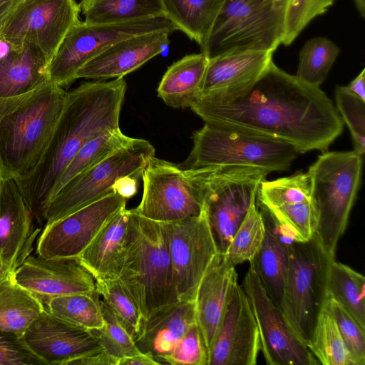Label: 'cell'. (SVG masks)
Masks as SVG:
<instances>
[{
    "label": "cell",
    "instance_id": "1",
    "mask_svg": "<svg viewBox=\"0 0 365 365\" xmlns=\"http://www.w3.org/2000/svg\"><path fill=\"white\" fill-rule=\"evenodd\" d=\"M205 123L237 128L293 145L300 153L327 150L344 129L333 101L272 61L241 96L224 102L195 100L190 107Z\"/></svg>",
    "mask_w": 365,
    "mask_h": 365
},
{
    "label": "cell",
    "instance_id": "2",
    "mask_svg": "<svg viewBox=\"0 0 365 365\" xmlns=\"http://www.w3.org/2000/svg\"><path fill=\"white\" fill-rule=\"evenodd\" d=\"M125 91V81L118 78L85 83L67 92L41 158L26 178L16 180L39 226L59 178L79 149L90 139L119 128Z\"/></svg>",
    "mask_w": 365,
    "mask_h": 365
},
{
    "label": "cell",
    "instance_id": "3",
    "mask_svg": "<svg viewBox=\"0 0 365 365\" xmlns=\"http://www.w3.org/2000/svg\"><path fill=\"white\" fill-rule=\"evenodd\" d=\"M67 92L48 81L27 93L0 98V178L20 180L43 153Z\"/></svg>",
    "mask_w": 365,
    "mask_h": 365
},
{
    "label": "cell",
    "instance_id": "4",
    "mask_svg": "<svg viewBox=\"0 0 365 365\" xmlns=\"http://www.w3.org/2000/svg\"><path fill=\"white\" fill-rule=\"evenodd\" d=\"M118 279L137 304L143 321L179 301L165 222L143 217L130 209Z\"/></svg>",
    "mask_w": 365,
    "mask_h": 365
},
{
    "label": "cell",
    "instance_id": "5",
    "mask_svg": "<svg viewBox=\"0 0 365 365\" xmlns=\"http://www.w3.org/2000/svg\"><path fill=\"white\" fill-rule=\"evenodd\" d=\"M154 155L155 148L150 142L132 138L64 185L50 200L44 225L115 192L128 200L136 193L138 180Z\"/></svg>",
    "mask_w": 365,
    "mask_h": 365
},
{
    "label": "cell",
    "instance_id": "6",
    "mask_svg": "<svg viewBox=\"0 0 365 365\" xmlns=\"http://www.w3.org/2000/svg\"><path fill=\"white\" fill-rule=\"evenodd\" d=\"M206 213L219 254L226 252L269 171L244 165L187 169Z\"/></svg>",
    "mask_w": 365,
    "mask_h": 365
},
{
    "label": "cell",
    "instance_id": "7",
    "mask_svg": "<svg viewBox=\"0 0 365 365\" xmlns=\"http://www.w3.org/2000/svg\"><path fill=\"white\" fill-rule=\"evenodd\" d=\"M362 157L354 150L324 152L308 170L310 197L317 212L315 235L331 258H335L359 187Z\"/></svg>",
    "mask_w": 365,
    "mask_h": 365
},
{
    "label": "cell",
    "instance_id": "8",
    "mask_svg": "<svg viewBox=\"0 0 365 365\" xmlns=\"http://www.w3.org/2000/svg\"><path fill=\"white\" fill-rule=\"evenodd\" d=\"M193 147L183 169L244 165L267 171L287 170L300 154L292 144L234 128L205 123L193 133Z\"/></svg>",
    "mask_w": 365,
    "mask_h": 365
},
{
    "label": "cell",
    "instance_id": "9",
    "mask_svg": "<svg viewBox=\"0 0 365 365\" xmlns=\"http://www.w3.org/2000/svg\"><path fill=\"white\" fill-rule=\"evenodd\" d=\"M285 4L223 0L201 52L209 58L232 50L274 52L282 43Z\"/></svg>",
    "mask_w": 365,
    "mask_h": 365
},
{
    "label": "cell",
    "instance_id": "10",
    "mask_svg": "<svg viewBox=\"0 0 365 365\" xmlns=\"http://www.w3.org/2000/svg\"><path fill=\"white\" fill-rule=\"evenodd\" d=\"M330 257L315 234L309 240H292L280 309L287 321L308 346L327 298Z\"/></svg>",
    "mask_w": 365,
    "mask_h": 365
},
{
    "label": "cell",
    "instance_id": "11",
    "mask_svg": "<svg viewBox=\"0 0 365 365\" xmlns=\"http://www.w3.org/2000/svg\"><path fill=\"white\" fill-rule=\"evenodd\" d=\"M176 28L165 16L108 24L81 20L67 33L50 61L48 80L63 88L76 81L77 72L113 44L137 35L156 31L173 33Z\"/></svg>",
    "mask_w": 365,
    "mask_h": 365
},
{
    "label": "cell",
    "instance_id": "12",
    "mask_svg": "<svg viewBox=\"0 0 365 365\" xmlns=\"http://www.w3.org/2000/svg\"><path fill=\"white\" fill-rule=\"evenodd\" d=\"M143 191L133 211L157 222H169L199 215L203 210L187 169L153 156L145 167Z\"/></svg>",
    "mask_w": 365,
    "mask_h": 365
},
{
    "label": "cell",
    "instance_id": "13",
    "mask_svg": "<svg viewBox=\"0 0 365 365\" xmlns=\"http://www.w3.org/2000/svg\"><path fill=\"white\" fill-rule=\"evenodd\" d=\"M80 12L75 0H22L1 29L0 38L14 45L36 44L49 64L67 33L80 21Z\"/></svg>",
    "mask_w": 365,
    "mask_h": 365
},
{
    "label": "cell",
    "instance_id": "14",
    "mask_svg": "<svg viewBox=\"0 0 365 365\" xmlns=\"http://www.w3.org/2000/svg\"><path fill=\"white\" fill-rule=\"evenodd\" d=\"M242 287L257 324L260 350L266 363L269 365L319 364L269 296L250 263Z\"/></svg>",
    "mask_w": 365,
    "mask_h": 365
},
{
    "label": "cell",
    "instance_id": "15",
    "mask_svg": "<svg viewBox=\"0 0 365 365\" xmlns=\"http://www.w3.org/2000/svg\"><path fill=\"white\" fill-rule=\"evenodd\" d=\"M179 300L195 299L200 281L218 253L206 213L165 222Z\"/></svg>",
    "mask_w": 365,
    "mask_h": 365
},
{
    "label": "cell",
    "instance_id": "16",
    "mask_svg": "<svg viewBox=\"0 0 365 365\" xmlns=\"http://www.w3.org/2000/svg\"><path fill=\"white\" fill-rule=\"evenodd\" d=\"M128 199L115 192L44 225L36 254L46 258L79 257L101 229L126 207Z\"/></svg>",
    "mask_w": 365,
    "mask_h": 365
},
{
    "label": "cell",
    "instance_id": "17",
    "mask_svg": "<svg viewBox=\"0 0 365 365\" xmlns=\"http://www.w3.org/2000/svg\"><path fill=\"white\" fill-rule=\"evenodd\" d=\"M260 347L258 327L250 300L237 282L212 345L209 365H255Z\"/></svg>",
    "mask_w": 365,
    "mask_h": 365
},
{
    "label": "cell",
    "instance_id": "18",
    "mask_svg": "<svg viewBox=\"0 0 365 365\" xmlns=\"http://www.w3.org/2000/svg\"><path fill=\"white\" fill-rule=\"evenodd\" d=\"M12 277L43 304L58 296L96 292V280L78 257L29 255L13 271Z\"/></svg>",
    "mask_w": 365,
    "mask_h": 365
},
{
    "label": "cell",
    "instance_id": "19",
    "mask_svg": "<svg viewBox=\"0 0 365 365\" xmlns=\"http://www.w3.org/2000/svg\"><path fill=\"white\" fill-rule=\"evenodd\" d=\"M273 53L270 51L232 50L210 58L197 99L224 102L241 96L267 70L273 61Z\"/></svg>",
    "mask_w": 365,
    "mask_h": 365
},
{
    "label": "cell",
    "instance_id": "20",
    "mask_svg": "<svg viewBox=\"0 0 365 365\" xmlns=\"http://www.w3.org/2000/svg\"><path fill=\"white\" fill-rule=\"evenodd\" d=\"M23 336L46 364L68 365L72 360L102 347L91 331L73 325L46 308Z\"/></svg>",
    "mask_w": 365,
    "mask_h": 365
},
{
    "label": "cell",
    "instance_id": "21",
    "mask_svg": "<svg viewBox=\"0 0 365 365\" xmlns=\"http://www.w3.org/2000/svg\"><path fill=\"white\" fill-rule=\"evenodd\" d=\"M40 230L17 181L0 178V260L14 271L29 256Z\"/></svg>",
    "mask_w": 365,
    "mask_h": 365
},
{
    "label": "cell",
    "instance_id": "22",
    "mask_svg": "<svg viewBox=\"0 0 365 365\" xmlns=\"http://www.w3.org/2000/svg\"><path fill=\"white\" fill-rule=\"evenodd\" d=\"M168 31H156L121 40L87 62L78 78L106 81L123 78L164 51L170 43Z\"/></svg>",
    "mask_w": 365,
    "mask_h": 365
},
{
    "label": "cell",
    "instance_id": "23",
    "mask_svg": "<svg viewBox=\"0 0 365 365\" xmlns=\"http://www.w3.org/2000/svg\"><path fill=\"white\" fill-rule=\"evenodd\" d=\"M237 274L235 267L217 253L201 280L195 296V319L209 351L223 316Z\"/></svg>",
    "mask_w": 365,
    "mask_h": 365
},
{
    "label": "cell",
    "instance_id": "24",
    "mask_svg": "<svg viewBox=\"0 0 365 365\" xmlns=\"http://www.w3.org/2000/svg\"><path fill=\"white\" fill-rule=\"evenodd\" d=\"M48 65L36 44L14 45L0 38V98L27 93L48 81Z\"/></svg>",
    "mask_w": 365,
    "mask_h": 365
},
{
    "label": "cell",
    "instance_id": "25",
    "mask_svg": "<svg viewBox=\"0 0 365 365\" xmlns=\"http://www.w3.org/2000/svg\"><path fill=\"white\" fill-rule=\"evenodd\" d=\"M195 322V299L179 300L144 320L134 341L141 353L158 361L173 351Z\"/></svg>",
    "mask_w": 365,
    "mask_h": 365
},
{
    "label": "cell",
    "instance_id": "26",
    "mask_svg": "<svg viewBox=\"0 0 365 365\" xmlns=\"http://www.w3.org/2000/svg\"><path fill=\"white\" fill-rule=\"evenodd\" d=\"M130 210L117 212L79 255L96 280L118 279L123 265Z\"/></svg>",
    "mask_w": 365,
    "mask_h": 365
},
{
    "label": "cell",
    "instance_id": "27",
    "mask_svg": "<svg viewBox=\"0 0 365 365\" xmlns=\"http://www.w3.org/2000/svg\"><path fill=\"white\" fill-rule=\"evenodd\" d=\"M265 223V235L255 258L250 262L266 292L280 308L289 265L292 240L261 206Z\"/></svg>",
    "mask_w": 365,
    "mask_h": 365
},
{
    "label": "cell",
    "instance_id": "28",
    "mask_svg": "<svg viewBox=\"0 0 365 365\" xmlns=\"http://www.w3.org/2000/svg\"><path fill=\"white\" fill-rule=\"evenodd\" d=\"M208 60L200 52L186 55L174 62L162 77L158 96L175 108L190 107L199 96Z\"/></svg>",
    "mask_w": 365,
    "mask_h": 365
},
{
    "label": "cell",
    "instance_id": "29",
    "mask_svg": "<svg viewBox=\"0 0 365 365\" xmlns=\"http://www.w3.org/2000/svg\"><path fill=\"white\" fill-rule=\"evenodd\" d=\"M163 15L200 47L207 39L223 0H161Z\"/></svg>",
    "mask_w": 365,
    "mask_h": 365
},
{
    "label": "cell",
    "instance_id": "30",
    "mask_svg": "<svg viewBox=\"0 0 365 365\" xmlns=\"http://www.w3.org/2000/svg\"><path fill=\"white\" fill-rule=\"evenodd\" d=\"M45 306L38 297L17 284L12 274L0 284V330L23 336Z\"/></svg>",
    "mask_w": 365,
    "mask_h": 365
},
{
    "label": "cell",
    "instance_id": "31",
    "mask_svg": "<svg viewBox=\"0 0 365 365\" xmlns=\"http://www.w3.org/2000/svg\"><path fill=\"white\" fill-rule=\"evenodd\" d=\"M87 24H108L164 16L161 0H81Z\"/></svg>",
    "mask_w": 365,
    "mask_h": 365
},
{
    "label": "cell",
    "instance_id": "32",
    "mask_svg": "<svg viewBox=\"0 0 365 365\" xmlns=\"http://www.w3.org/2000/svg\"><path fill=\"white\" fill-rule=\"evenodd\" d=\"M327 297L341 305L365 329V278L350 267L330 262Z\"/></svg>",
    "mask_w": 365,
    "mask_h": 365
},
{
    "label": "cell",
    "instance_id": "33",
    "mask_svg": "<svg viewBox=\"0 0 365 365\" xmlns=\"http://www.w3.org/2000/svg\"><path fill=\"white\" fill-rule=\"evenodd\" d=\"M131 139L123 134L120 128H117L86 142L63 172L55 187L53 196L73 178L108 157Z\"/></svg>",
    "mask_w": 365,
    "mask_h": 365
},
{
    "label": "cell",
    "instance_id": "34",
    "mask_svg": "<svg viewBox=\"0 0 365 365\" xmlns=\"http://www.w3.org/2000/svg\"><path fill=\"white\" fill-rule=\"evenodd\" d=\"M309 349L323 365H359L348 349L336 324L324 307L319 313Z\"/></svg>",
    "mask_w": 365,
    "mask_h": 365
},
{
    "label": "cell",
    "instance_id": "35",
    "mask_svg": "<svg viewBox=\"0 0 365 365\" xmlns=\"http://www.w3.org/2000/svg\"><path fill=\"white\" fill-rule=\"evenodd\" d=\"M44 306L53 315L76 327L91 331L103 326V317L97 292L52 297Z\"/></svg>",
    "mask_w": 365,
    "mask_h": 365
},
{
    "label": "cell",
    "instance_id": "36",
    "mask_svg": "<svg viewBox=\"0 0 365 365\" xmlns=\"http://www.w3.org/2000/svg\"><path fill=\"white\" fill-rule=\"evenodd\" d=\"M265 235V223L257 207V197L250 205L226 252L225 260L233 266L251 262L258 253Z\"/></svg>",
    "mask_w": 365,
    "mask_h": 365
},
{
    "label": "cell",
    "instance_id": "37",
    "mask_svg": "<svg viewBox=\"0 0 365 365\" xmlns=\"http://www.w3.org/2000/svg\"><path fill=\"white\" fill-rule=\"evenodd\" d=\"M339 51L338 46L327 37L309 39L300 51L295 76L309 85L320 87Z\"/></svg>",
    "mask_w": 365,
    "mask_h": 365
},
{
    "label": "cell",
    "instance_id": "38",
    "mask_svg": "<svg viewBox=\"0 0 365 365\" xmlns=\"http://www.w3.org/2000/svg\"><path fill=\"white\" fill-rule=\"evenodd\" d=\"M96 292L135 339L140 331L143 319L137 304L119 279L96 280Z\"/></svg>",
    "mask_w": 365,
    "mask_h": 365
},
{
    "label": "cell",
    "instance_id": "39",
    "mask_svg": "<svg viewBox=\"0 0 365 365\" xmlns=\"http://www.w3.org/2000/svg\"><path fill=\"white\" fill-rule=\"evenodd\" d=\"M310 195L309 174L300 172L274 180H262L257 190V201L265 207H273L310 199Z\"/></svg>",
    "mask_w": 365,
    "mask_h": 365
},
{
    "label": "cell",
    "instance_id": "40",
    "mask_svg": "<svg viewBox=\"0 0 365 365\" xmlns=\"http://www.w3.org/2000/svg\"><path fill=\"white\" fill-rule=\"evenodd\" d=\"M99 302L103 317V326L91 331L101 346L110 356L117 360V363L120 359L142 354L137 348L133 337L100 296Z\"/></svg>",
    "mask_w": 365,
    "mask_h": 365
},
{
    "label": "cell",
    "instance_id": "41",
    "mask_svg": "<svg viewBox=\"0 0 365 365\" xmlns=\"http://www.w3.org/2000/svg\"><path fill=\"white\" fill-rule=\"evenodd\" d=\"M335 1L286 0L282 44H291L313 19L326 13Z\"/></svg>",
    "mask_w": 365,
    "mask_h": 365
},
{
    "label": "cell",
    "instance_id": "42",
    "mask_svg": "<svg viewBox=\"0 0 365 365\" xmlns=\"http://www.w3.org/2000/svg\"><path fill=\"white\" fill-rule=\"evenodd\" d=\"M336 109L343 123L348 126L357 154L365 152V101L351 93L346 86H337L335 91Z\"/></svg>",
    "mask_w": 365,
    "mask_h": 365
},
{
    "label": "cell",
    "instance_id": "43",
    "mask_svg": "<svg viewBox=\"0 0 365 365\" xmlns=\"http://www.w3.org/2000/svg\"><path fill=\"white\" fill-rule=\"evenodd\" d=\"M210 354L195 322L168 354L158 359L160 364L209 365Z\"/></svg>",
    "mask_w": 365,
    "mask_h": 365
},
{
    "label": "cell",
    "instance_id": "44",
    "mask_svg": "<svg viewBox=\"0 0 365 365\" xmlns=\"http://www.w3.org/2000/svg\"><path fill=\"white\" fill-rule=\"evenodd\" d=\"M325 307L332 315L348 349L359 365L365 364V329L338 302L327 297Z\"/></svg>",
    "mask_w": 365,
    "mask_h": 365
},
{
    "label": "cell",
    "instance_id": "45",
    "mask_svg": "<svg viewBox=\"0 0 365 365\" xmlns=\"http://www.w3.org/2000/svg\"><path fill=\"white\" fill-rule=\"evenodd\" d=\"M26 344L24 336L0 330V365H45Z\"/></svg>",
    "mask_w": 365,
    "mask_h": 365
},
{
    "label": "cell",
    "instance_id": "46",
    "mask_svg": "<svg viewBox=\"0 0 365 365\" xmlns=\"http://www.w3.org/2000/svg\"><path fill=\"white\" fill-rule=\"evenodd\" d=\"M68 365H117V360L101 347L72 360Z\"/></svg>",
    "mask_w": 365,
    "mask_h": 365
},
{
    "label": "cell",
    "instance_id": "47",
    "mask_svg": "<svg viewBox=\"0 0 365 365\" xmlns=\"http://www.w3.org/2000/svg\"><path fill=\"white\" fill-rule=\"evenodd\" d=\"M117 365H159V363L152 356L142 353L120 359Z\"/></svg>",
    "mask_w": 365,
    "mask_h": 365
},
{
    "label": "cell",
    "instance_id": "48",
    "mask_svg": "<svg viewBox=\"0 0 365 365\" xmlns=\"http://www.w3.org/2000/svg\"><path fill=\"white\" fill-rule=\"evenodd\" d=\"M346 88L353 94L365 101V69L352 80Z\"/></svg>",
    "mask_w": 365,
    "mask_h": 365
},
{
    "label": "cell",
    "instance_id": "49",
    "mask_svg": "<svg viewBox=\"0 0 365 365\" xmlns=\"http://www.w3.org/2000/svg\"><path fill=\"white\" fill-rule=\"evenodd\" d=\"M22 0H0V31Z\"/></svg>",
    "mask_w": 365,
    "mask_h": 365
},
{
    "label": "cell",
    "instance_id": "50",
    "mask_svg": "<svg viewBox=\"0 0 365 365\" xmlns=\"http://www.w3.org/2000/svg\"><path fill=\"white\" fill-rule=\"evenodd\" d=\"M13 272V270L0 260V284Z\"/></svg>",
    "mask_w": 365,
    "mask_h": 365
},
{
    "label": "cell",
    "instance_id": "51",
    "mask_svg": "<svg viewBox=\"0 0 365 365\" xmlns=\"http://www.w3.org/2000/svg\"><path fill=\"white\" fill-rule=\"evenodd\" d=\"M356 7L361 17L365 16V0H354Z\"/></svg>",
    "mask_w": 365,
    "mask_h": 365
},
{
    "label": "cell",
    "instance_id": "52",
    "mask_svg": "<svg viewBox=\"0 0 365 365\" xmlns=\"http://www.w3.org/2000/svg\"><path fill=\"white\" fill-rule=\"evenodd\" d=\"M273 2L277 4H285L286 0H272Z\"/></svg>",
    "mask_w": 365,
    "mask_h": 365
},
{
    "label": "cell",
    "instance_id": "53",
    "mask_svg": "<svg viewBox=\"0 0 365 365\" xmlns=\"http://www.w3.org/2000/svg\"><path fill=\"white\" fill-rule=\"evenodd\" d=\"M0 178H1V173H0Z\"/></svg>",
    "mask_w": 365,
    "mask_h": 365
}]
</instances>
